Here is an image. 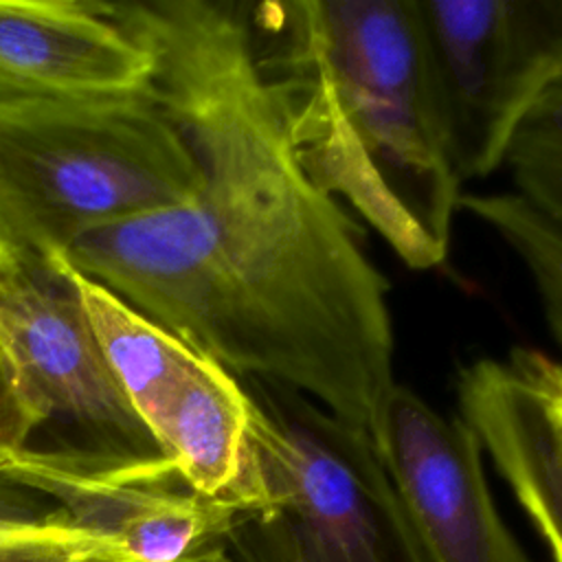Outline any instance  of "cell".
Instances as JSON below:
<instances>
[{"label":"cell","instance_id":"16","mask_svg":"<svg viewBox=\"0 0 562 562\" xmlns=\"http://www.w3.org/2000/svg\"><path fill=\"white\" fill-rule=\"evenodd\" d=\"M55 527H72L68 514L42 492L0 470V540Z\"/></svg>","mask_w":562,"mask_h":562},{"label":"cell","instance_id":"10","mask_svg":"<svg viewBox=\"0 0 562 562\" xmlns=\"http://www.w3.org/2000/svg\"><path fill=\"white\" fill-rule=\"evenodd\" d=\"M457 393L459 417L476 432L551 560L562 562V415L536 371L533 349L468 364Z\"/></svg>","mask_w":562,"mask_h":562},{"label":"cell","instance_id":"18","mask_svg":"<svg viewBox=\"0 0 562 562\" xmlns=\"http://www.w3.org/2000/svg\"><path fill=\"white\" fill-rule=\"evenodd\" d=\"M531 145H562V75L536 101L520 125L512 149Z\"/></svg>","mask_w":562,"mask_h":562},{"label":"cell","instance_id":"4","mask_svg":"<svg viewBox=\"0 0 562 562\" xmlns=\"http://www.w3.org/2000/svg\"><path fill=\"white\" fill-rule=\"evenodd\" d=\"M252 474L224 544L241 562H435L367 432L246 380Z\"/></svg>","mask_w":562,"mask_h":562},{"label":"cell","instance_id":"15","mask_svg":"<svg viewBox=\"0 0 562 562\" xmlns=\"http://www.w3.org/2000/svg\"><path fill=\"white\" fill-rule=\"evenodd\" d=\"M94 555L112 558L77 527H55L0 540V562H83Z\"/></svg>","mask_w":562,"mask_h":562},{"label":"cell","instance_id":"1","mask_svg":"<svg viewBox=\"0 0 562 562\" xmlns=\"http://www.w3.org/2000/svg\"><path fill=\"white\" fill-rule=\"evenodd\" d=\"M154 53L151 94L195 165L178 204L59 257L233 375L299 391L373 441L395 382L389 281L305 173L246 4H110Z\"/></svg>","mask_w":562,"mask_h":562},{"label":"cell","instance_id":"5","mask_svg":"<svg viewBox=\"0 0 562 562\" xmlns=\"http://www.w3.org/2000/svg\"><path fill=\"white\" fill-rule=\"evenodd\" d=\"M446 145L461 182L507 162L562 75V0H413Z\"/></svg>","mask_w":562,"mask_h":562},{"label":"cell","instance_id":"20","mask_svg":"<svg viewBox=\"0 0 562 562\" xmlns=\"http://www.w3.org/2000/svg\"><path fill=\"white\" fill-rule=\"evenodd\" d=\"M83 562H127V560H112L108 555H94V558H88ZM176 562H233V560L226 555L224 547H209V549L195 551L191 555H184V558H180Z\"/></svg>","mask_w":562,"mask_h":562},{"label":"cell","instance_id":"2","mask_svg":"<svg viewBox=\"0 0 562 562\" xmlns=\"http://www.w3.org/2000/svg\"><path fill=\"white\" fill-rule=\"evenodd\" d=\"M294 151L413 270L446 261L461 180L448 154L413 0L246 4Z\"/></svg>","mask_w":562,"mask_h":562},{"label":"cell","instance_id":"3","mask_svg":"<svg viewBox=\"0 0 562 562\" xmlns=\"http://www.w3.org/2000/svg\"><path fill=\"white\" fill-rule=\"evenodd\" d=\"M195 180L151 90L0 101V255H61L86 233L182 202Z\"/></svg>","mask_w":562,"mask_h":562},{"label":"cell","instance_id":"17","mask_svg":"<svg viewBox=\"0 0 562 562\" xmlns=\"http://www.w3.org/2000/svg\"><path fill=\"white\" fill-rule=\"evenodd\" d=\"M42 422L31 411L0 351V470L22 450L33 446Z\"/></svg>","mask_w":562,"mask_h":562},{"label":"cell","instance_id":"6","mask_svg":"<svg viewBox=\"0 0 562 562\" xmlns=\"http://www.w3.org/2000/svg\"><path fill=\"white\" fill-rule=\"evenodd\" d=\"M0 351L42 426H77L88 450L160 454L112 380L59 255H0Z\"/></svg>","mask_w":562,"mask_h":562},{"label":"cell","instance_id":"13","mask_svg":"<svg viewBox=\"0 0 562 562\" xmlns=\"http://www.w3.org/2000/svg\"><path fill=\"white\" fill-rule=\"evenodd\" d=\"M459 209L496 233L522 261L562 351V228L514 193H461Z\"/></svg>","mask_w":562,"mask_h":562},{"label":"cell","instance_id":"9","mask_svg":"<svg viewBox=\"0 0 562 562\" xmlns=\"http://www.w3.org/2000/svg\"><path fill=\"white\" fill-rule=\"evenodd\" d=\"M154 70V53L110 4L0 0V101L145 94Z\"/></svg>","mask_w":562,"mask_h":562},{"label":"cell","instance_id":"14","mask_svg":"<svg viewBox=\"0 0 562 562\" xmlns=\"http://www.w3.org/2000/svg\"><path fill=\"white\" fill-rule=\"evenodd\" d=\"M505 165L516 193L562 228V145L514 147Z\"/></svg>","mask_w":562,"mask_h":562},{"label":"cell","instance_id":"19","mask_svg":"<svg viewBox=\"0 0 562 562\" xmlns=\"http://www.w3.org/2000/svg\"><path fill=\"white\" fill-rule=\"evenodd\" d=\"M533 364H536V371H538L551 402L555 404V408L562 415V362L553 360L544 351L533 349Z\"/></svg>","mask_w":562,"mask_h":562},{"label":"cell","instance_id":"7","mask_svg":"<svg viewBox=\"0 0 562 562\" xmlns=\"http://www.w3.org/2000/svg\"><path fill=\"white\" fill-rule=\"evenodd\" d=\"M2 472L55 501L114 560L176 562L226 547L235 514L193 492L162 454L29 446Z\"/></svg>","mask_w":562,"mask_h":562},{"label":"cell","instance_id":"8","mask_svg":"<svg viewBox=\"0 0 562 562\" xmlns=\"http://www.w3.org/2000/svg\"><path fill=\"white\" fill-rule=\"evenodd\" d=\"M373 446L435 562H533L503 520L483 446L461 417L395 384Z\"/></svg>","mask_w":562,"mask_h":562},{"label":"cell","instance_id":"11","mask_svg":"<svg viewBox=\"0 0 562 562\" xmlns=\"http://www.w3.org/2000/svg\"><path fill=\"white\" fill-rule=\"evenodd\" d=\"M250 415L246 386L204 356L151 441L193 492L237 512L248 501L252 474Z\"/></svg>","mask_w":562,"mask_h":562},{"label":"cell","instance_id":"12","mask_svg":"<svg viewBox=\"0 0 562 562\" xmlns=\"http://www.w3.org/2000/svg\"><path fill=\"white\" fill-rule=\"evenodd\" d=\"M68 270L101 358L151 437L204 353L140 314L105 285L70 266Z\"/></svg>","mask_w":562,"mask_h":562}]
</instances>
